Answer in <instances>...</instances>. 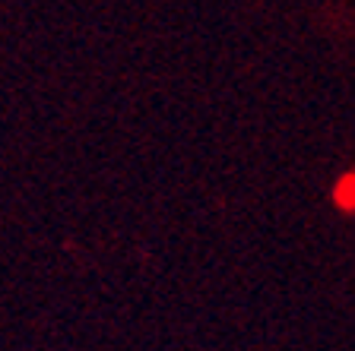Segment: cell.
<instances>
[{
	"label": "cell",
	"mask_w": 355,
	"mask_h": 351,
	"mask_svg": "<svg viewBox=\"0 0 355 351\" xmlns=\"http://www.w3.org/2000/svg\"><path fill=\"white\" fill-rule=\"evenodd\" d=\"M333 203L340 206L343 213H355V174H343L333 187Z\"/></svg>",
	"instance_id": "obj_1"
}]
</instances>
